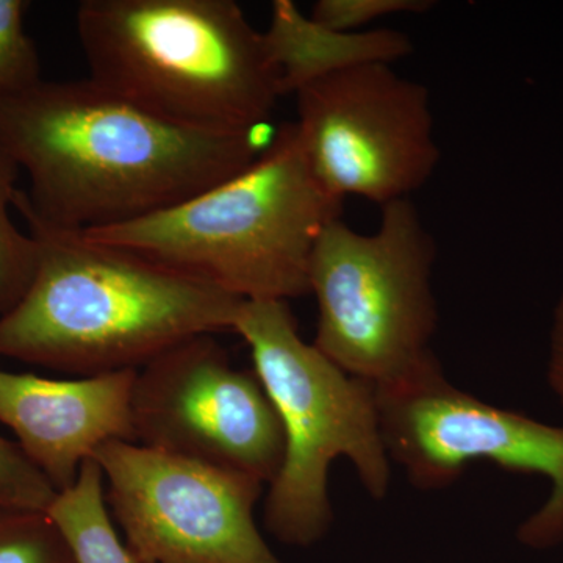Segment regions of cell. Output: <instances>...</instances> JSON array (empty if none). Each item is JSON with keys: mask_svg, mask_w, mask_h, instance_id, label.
Here are the masks:
<instances>
[{"mask_svg": "<svg viewBox=\"0 0 563 563\" xmlns=\"http://www.w3.org/2000/svg\"><path fill=\"white\" fill-rule=\"evenodd\" d=\"M29 5L25 0H0V106L43 80L38 49L25 31Z\"/></svg>", "mask_w": 563, "mask_h": 563, "instance_id": "9a60e30c", "label": "cell"}, {"mask_svg": "<svg viewBox=\"0 0 563 563\" xmlns=\"http://www.w3.org/2000/svg\"><path fill=\"white\" fill-rule=\"evenodd\" d=\"M92 459L136 563H284L255 523L261 481L121 440Z\"/></svg>", "mask_w": 563, "mask_h": 563, "instance_id": "9c48e42d", "label": "cell"}, {"mask_svg": "<svg viewBox=\"0 0 563 563\" xmlns=\"http://www.w3.org/2000/svg\"><path fill=\"white\" fill-rule=\"evenodd\" d=\"M136 372L51 379L0 369V422L55 490L76 483L103 443H135L132 393Z\"/></svg>", "mask_w": 563, "mask_h": 563, "instance_id": "8fae6325", "label": "cell"}, {"mask_svg": "<svg viewBox=\"0 0 563 563\" xmlns=\"http://www.w3.org/2000/svg\"><path fill=\"white\" fill-rule=\"evenodd\" d=\"M265 33L266 46L279 70L284 95L352 66L401 60L412 54L409 36L398 31L335 32L303 16L291 0H276Z\"/></svg>", "mask_w": 563, "mask_h": 563, "instance_id": "7c38bea8", "label": "cell"}, {"mask_svg": "<svg viewBox=\"0 0 563 563\" xmlns=\"http://www.w3.org/2000/svg\"><path fill=\"white\" fill-rule=\"evenodd\" d=\"M135 443L273 483L284 462L279 415L257 374L213 335L180 343L136 372Z\"/></svg>", "mask_w": 563, "mask_h": 563, "instance_id": "30bf717a", "label": "cell"}, {"mask_svg": "<svg viewBox=\"0 0 563 563\" xmlns=\"http://www.w3.org/2000/svg\"><path fill=\"white\" fill-rule=\"evenodd\" d=\"M547 377L551 391L563 409V295L555 306L551 324Z\"/></svg>", "mask_w": 563, "mask_h": 563, "instance_id": "d6986e66", "label": "cell"}, {"mask_svg": "<svg viewBox=\"0 0 563 563\" xmlns=\"http://www.w3.org/2000/svg\"><path fill=\"white\" fill-rule=\"evenodd\" d=\"M14 210L38 255L27 290L0 314V357L81 377L139 372L187 340L232 331L243 299Z\"/></svg>", "mask_w": 563, "mask_h": 563, "instance_id": "7a4b0ae2", "label": "cell"}, {"mask_svg": "<svg viewBox=\"0 0 563 563\" xmlns=\"http://www.w3.org/2000/svg\"><path fill=\"white\" fill-rule=\"evenodd\" d=\"M0 563H77L46 512L0 510Z\"/></svg>", "mask_w": 563, "mask_h": 563, "instance_id": "2e32d148", "label": "cell"}, {"mask_svg": "<svg viewBox=\"0 0 563 563\" xmlns=\"http://www.w3.org/2000/svg\"><path fill=\"white\" fill-rule=\"evenodd\" d=\"M57 493L20 444L0 435V510L47 512Z\"/></svg>", "mask_w": 563, "mask_h": 563, "instance_id": "e0dca14e", "label": "cell"}, {"mask_svg": "<svg viewBox=\"0 0 563 563\" xmlns=\"http://www.w3.org/2000/svg\"><path fill=\"white\" fill-rule=\"evenodd\" d=\"M276 131L179 124L90 77L41 80L0 106V147L29 177L13 207L66 231H102L172 209L257 161Z\"/></svg>", "mask_w": 563, "mask_h": 563, "instance_id": "6da1fadb", "label": "cell"}, {"mask_svg": "<svg viewBox=\"0 0 563 563\" xmlns=\"http://www.w3.org/2000/svg\"><path fill=\"white\" fill-rule=\"evenodd\" d=\"M232 331L250 347L284 431V462L266 493V528L282 543L312 547L332 526L329 473L336 459L352 463L373 499L390 492L376 387L302 340L287 301H243Z\"/></svg>", "mask_w": 563, "mask_h": 563, "instance_id": "5b68a950", "label": "cell"}, {"mask_svg": "<svg viewBox=\"0 0 563 563\" xmlns=\"http://www.w3.org/2000/svg\"><path fill=\"white\" fill-rule=\"evenodd\" d=\"M342 207L314 179L287 122L231 179L143 220L81 233L243 301L288 302L309 295L314 244Z\"/></svg>", "mask_w": 563, "mask_h": 563, "instance_id": "277c9868", "label": "cell"}, {"mask_svg": "<svg viewBox=\"0 0 563 563\" xmlns=\"http://www.w3.org/2000/svg\"><path fill=\"white\" fill-rule=\"evenodd\" d=\"M77 563H136L121 542L106 501V481L95 459L81 465L76 483L58 492L47 509Z\"/></svg>", "mask_w": 563, "mask_h": 563, "instance_id": "4fadbf2b", "label": "cell"}, {"mask_svg": "<svg viewBox=\"0 0 563 563\" xmlns=\"http://www.w3.org/2000/svg\"><path fill=\"white\" fill-rule=\"evenodd\" d=\"M433 5L429 0H320L310 20L335 32H362L380 18L401 13H424Z\"/></svg>", "mask_w": 563, "mask_h": 563, "instance_id": "ac0fdd59", "label": "cell"}, {"mask_svg": "<svg viewBox=\"0 0 563 563\" xmlns=\"http://www.w3.org/2000/svg\"><path fill=\"white\" fill-rule=\"evenodd\" d=\"M376 391L388 457L415 488L442 490L479 462L543 476L550 495L517 539L531 550L563 543V426L481 401L451 384L440 361Z\"/></svg>", "mask_w": 563, "mask_h": 563, "instance_id": "52a82bcc", "label": "cell"}, {"mask_svg": "<svg viewBox=\"0 0 563 563\" xmlns=\"http://www.w3.org/2000/svg\"><path fill=\"white\" fill-rule=\"evenodd\" d=\"M374 233L336 218L314 244L309 295L318 303L314 346L344 373L390 388L435 362L432 290L437 247L410 199L380 207Z\"/></svg>", "mask_w": 563, "mask_h": 563, "instance_id": "8992f818", "label": "cell"}, {"mask_svg": "<svg viewBox=\"0 0 563 563\" xmlns=\"http://www.w3.org/2000/svg\"><path fill=\"white\" fill-rule=\"evenodd\" d=\"M76 25L90 79L166 120L255 131L285 96L265 33L232 0H84Z\"/></svg>", "mask_w": 563, "mask_h": 563, "instance_id": "3957f363", "label": "cell"}, {"mask_svg": "<svg viewBox=\"0 0 563 563\" xmlns=\"http://www.w3.org/2000/svg\"><path fill=\"white\" fill-rule=\"evenodd\" d=\"M20 168L0 147V314L9 312L29 285L36 268V243L29 232H22L10 210L14 209V195Z\"/></svg>", "mask_w": 563, "mask_h": 563, "instance_id": "5bb4252c", "label": "cell"}, {"mask_svg": "<svg viewBox=\"0 0 563 563\" xmlns=\"http://www.w3.org/2000/svg\"><path fill=\"white\" fill-rule=\"evenodd\" d=\"M295 96L303 155L332 198L384 207L431 179L440 150L424 85L368 63L310 81Z\"/></svg>", "mask_w": 563, "mask_h": 563, "instance_id": "ba28073f", "label": "cell"}]
</instances>
